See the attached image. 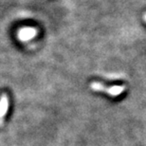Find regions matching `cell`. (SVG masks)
Segmentation results:
<instances>
[{
  "instance_id": "3957f363",
  "label": "cell",
  "mask_w": 146,
  "mask_h": 146,
  "mask_svg": "<svg viewBox=\"0 0 146 146\" xmlns=\"http://www.w3.org/2000/svg\"><path fill=\"white\" fill-rule=\"evenodd\" d=\"M125 90V86H111L109 88H106V93H108L111 96H119V94H121Z\"/></svg>"
},
{
  "instance_id": "6da1fadb",
  "label": "cell",
  "mask_w": 146,
  "mask_h": 146,
  "mask_svg": "<svg viewBox=\"0 0 146 146\" xmlns=\"http://www.w3.org/2000/svg\"><path fill=\"white\" fill-rule=\"evenodd\" d=\"M37 35V31L34 28H22L21 30L18 31V38L20 41L25 42V41H29L33 39Z\"/></svg>"
},
{
  "instance_id": "5b68a950",
  "label": "cell",
  "mask_w": 146,
  "mask_h": 146,
  "mask_svg": "<svg viewBox=\"0 0 146 146\" xmlns=\"http://www.w3.org/2000/svg\"><path fill=\"white\" fill-rule=\"evenodd\" d=\"M144 19H145V21H146V13L144 14Z\"/></svg>"
},
{
  "instance_id": "7a4b0ae2",
  "label": "cell",
  "mask_w": 146,
  "mask_h": 146,
  "mask_svg": "<svg viewBox=\"0 0 146 146\" xmlns=\"http://www.w3.org/2000/svg\"><path fill=\"white\" fill-rule=\"evenodd\" d=\"M9 107V99L6 94L1 95L0 97V125L3 124L4 118L6 116V113L8 111Z\"/></svg>"
},
{
  "instance_id": "277c9868",
  "label": "cell",
  "mask_w": 146,
  "mask_h": 146,
  "mask_svg": "<svg viewBox=\"0 0 146 146\" xmlns=\"http://www.w3.org/2000/svg\"><path fill=\"white\" fill-rule=\"evenodd\" d=\"M90 87H91L92 89L96 90V91H102V90H104V91H106V87H104V86L103 84L97 83V82L92 83L91 84H90Z\"/></svg>"
}]
</instances>
